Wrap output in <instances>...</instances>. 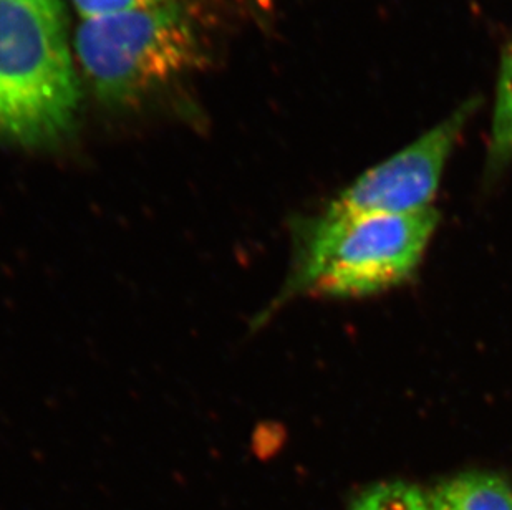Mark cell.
<instances>
[{
  "label": "cell",
  "mask_w": 512,
  "mask_h": 510,
  "mask_svg": "<svg viewBox=\"0 0 512 510\" xmlns=\"http://www.w3.org/2000/svg\"><path fill=\"white\" fill-rule=\"evenodd\" d=\"M438 212L416 214H343L325 207L294 226L289 277L271 307L300 295L357 299L403 284L420 267L430 246Z\"/></svg>",
  "instance_id": "1"
},
{
  "label": "cell",
  "mask_w": 512,
  "mask_h": 510,
  "mask_svg": "<svg viewBox=\"0 0 512 510\" xmlns=\"http://www.w3.org/2000/svg\"><path fill=\"white\" fill-rule=\"evenodd\" d=\"M78 103L62 0H0V141L55 145L72 131Z\"/></svg>",
  "instance_id": "2"
},
{
  "label": "cell",
  "mask_w": 512,
  "mask_h": 510,
  "mask_svg": "<svg viewBox=\"0 0 512 510\" xmlns=\"http://www.w3.org/2000/svg\"><path fill=\"white\" fill-rule=\"evenodd\" d=\"M75 53L95 95L110 105L140 102L204 58L181 0L83 19Z\"/></svg>",
  "instance_id": "3"
},
{
  "label": "cell",
  "mask_w": 512,
  "mask_h": 510,
  "mask_svg": "<svg viewBox=\"0 0 512 510\" xmlns=\"http://www.w3.org/2000/svg\"><path fill=\"white\" fill-rule=\"evenodd\" d=\"M474 102L433 126L411 145L358 176L329 204L343 214H416L433 209L446 163Z\"/></svg>",
  "instance_id": "4"
},
{
  "label": "cell",
  "mask_w": 512,
  "mask_h": 510,
  "mask_svg": "<svg viewBox=\"0 0 512 510\" xmlns=\"http://www.w3.org/2000/svg\"><path fill=\"white\" fill-rule=\"evenodd\" d=\"M428 497L431 510H512V484L494 472H463Z\"/></svg>",
  "instance_id": "5"
},
{
  "label": "cell",
  "mask_w": 512,
  "mask_h": 510,
  "mask_svg": "<svg viewBox=\"0 0 512 510\" xmlns=\"http://www.w3.org/2000/svg\"><path fill=\"white\" fill-rule=\"evenodd\" d=\"M512 161V40L499 72L488 148V176L496 178Z\"/></svg>",
  "instance_id": "6"
},
{
  "label": "cell",
  "mask_w": 512,
  "mask_h": 510,
  "mask_svg": "<svg viewBox=\"0 0 512 510\" xmlns=\"http://www.w3.org/2000/svg\"><path fill=\"white\" fill-rule=\"evenodd\" d=\"M350 510H431L430 497L415 484L380 482L360 492Z\"/></svg>",
  "instance_id": "7"
},
{
  "label": "cell",
  "mask_w": 512,
  "mask_h": 510,
  "mask_svg": "<svg viewBox=\"0 0 512 510\" xmlns=\"http://www.w3.org/2000/svg\"><path fill=\"white\" fill-rule=\"evenodd\" d=\"M165 2H171V0H72L78 14L82 15V19L146 9V7L165 4Z\"/></svg>",
  "instance_id": "8"
}]
</instances>
